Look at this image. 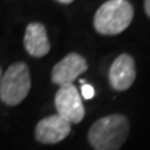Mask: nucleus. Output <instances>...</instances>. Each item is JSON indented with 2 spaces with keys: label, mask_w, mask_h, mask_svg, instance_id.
I'll list each match as a JSON object with an SVG mask.
<instances>
[{
  "label": "nucleus",
  "mask_w": 150,
  "mask_h": 150,
  "mask_svg": "<svg viewBox=\"0 0 150 150\" xmlns=\"http://www.w3.org/2000/svg\"><path fill=\"white\" fill-rule=\"evenodd\" d=\"M31 91V74L25 63H14L1 75L0 100L6 106H17Z\"/></svg>",
  "instance_id": "7ed1b4c3"
},
{
  "label": "nucleus",
  "mask_w": 150,
  "mask_h": 150,
  "mask_svg": "<svg viewBox=\"0 0 150 150\" xmlns=\"http://www.w3.org/2000/svg\"><path fill=\"white\" fill-rule=\"evenodd\" d=\"M134 20V7L128 0H108L95 13L93 27L100 35H118Z\"/></svg>",
  "instance_id": "f03ea898"
},
{
  "label": "nucleus",
  "mask_w": 150,
  "mask_h": 150,
  "mask_svg": "<svg viewBox=\"0 0 150 150\" xmlns=\"http://www.w3.org/2000/svg\"><path fill=\"white\" fill-rule=\"evenodd\" d=\"M93 96H95V89H93V86L89 85V83L82 85V88H81V97H83L86 100H91V99H93Z\"/></svg>",
  "instance_id": "1a4fd4ad"
},
{
  "label": "nucleus",
  "mask_w": 150,
  "mask_h": 150,
  "mask_svg": "<svg viewBox=\"0 0 150 150\" xmlns=\"http://www.w3.org/2000/svg\"><path fill=\"white\" fill-rule=\"evenodd\" d=\"M1 75H3V71H1V67H0V81H1Z\"/></svg>",
  "instance_id": "f8f14e48"
},
{
  "label": "nucleus",
  "mask_w": 150,
  "mask_h": 150,
  "mask_svg": "<svg viewBox=\"0 0 150 150\" xmlns=\"http://www.w3.org/2000/svg\"><path fill=\"white\" fill-rule=\"evenodd\" d=\"M24 47L32 57H43L50 52V42L45 25L40 22H31L28 25L24 35Z\"/></svg>",
  "instance_id": "6e6552de"
},
{
  "label": "nucleus",
  "mask_w": 150,
  "mask_h": 150,
  "mask_svg": "<svg viewBox=\"0 0 150 150\" xmlns=\"http://www.w3.org/2000/svg\"><path fill=\"white\" fill-rule=\"evenodd\" d=\"M56 1H59V3H63V4H70V3H72L74 0H56Z\"/></svg>",
  "instance_id": "9b49d317"
},
{
  "label": "nucleus",
  "mask_w": 150,
  "mask_h": 150,
  "mask_svg": "<svg viewBox=\"0 0 150 150\" xmlns=\"http://www.w3.org/2000/svg\"><path fill=\"white\" fill-rule=\"evenodd\" d=\"M136 78V68L132 56L124 53L112 61L108 71V81L114 91L125 92L134 85Z\"/></svg>",
  "instance_id": "423d86ee"
},
{
  "label": "nucleus",
  "mask_w": 150,
  "mask_h": 150,
  "mask_svg": "<svg viewBox=\"0 0 150 150\" xmlns=\"http://www.w3.org/2000/svg\"><path fill=\"white\" fill-rule=\"evenodd\" d=\"M54 106L57 114L70 124H79L85 117V107L81 93L72 83L60 86L54 96Z\"/></svg>",
  "instance_id": "20e7f679"
},
{
  "label": "nucleus",
  "mask_w": 150,
  "mask_h": 150,
  "mask_svg": "<svg viewBox=\"0 0 150 150\" xmlns=\"http://www.w3.org/2000/svg\"><path fill=\"white\" fill-rule=\"evenodd\" d=\"M71 132V124L61 118L59 114H53L42 118L36 124L35 138L39 143L54 145L64 140Z\"/></svg>",
  "instance_id": "39448f33"
},
{
  "label": "nucleus",
  "mask_w": 150,
  "mask_h": 150,
  "mask_svg": "<svg viewBox=\"0 0 150 150\" xmlns=\"http://www.w3.org/2000/svg\"><path fill=\"white\" fill-rule=\"evenodd\" d=\"M129 135V121L122 114H110L93 122L88 140L95 150H120Z\"/></svg>",
  "instance_id": "f257e3e1"
},
{
  "label": "nucleus",
  "mask_w": 150,
  "mask_h": 150,
  "mask_svg": "<svg viewBox=\"0 0 150 150\" xmlns=\"http://www.w3.org/2000/svg\"><path fill=\"white\" fill-rule=\"evenodd\" d=\"M143 6H145V13L147 14V17L150 18V0H145Z\"/></svg>",
  "instance_id": "9d476101"
},
{
  "label": "nucleus",
  "mask_w": 150,
  "mask_h": 150,
  "mask_svg": "<svg viewBox=\"0 0 150 150\" xmlns=\"http://www.w3.org/2000/svg\"><path fill=\"white\" fill-rule=\"evenodd\" d=\"M86 70H88L86 60L78 53H70L53 67L52 81L59 86L71 85Z\"/></svg>",
  "instance_id": "0eeeda50"
}]
</instances>
